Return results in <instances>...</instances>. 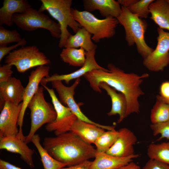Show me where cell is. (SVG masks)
Returning a JSON list of instances; mask_svg holds the SVG:
<instances>
[{
	"label": "cell",
	"mask_w": 169,
	"mask_h": 169,
	"mask_svg": "<svg viewBox=\"0 0 169 169\" xmlns=\"http://www.w3.org/2000/svg\"><path fill=\"white\" fill-rule=\"evenodd\" d=\"M108 70L95 69L89 72L83 76L95 91L101 93L99 87L104 82L123 94L127 102V115L139 112L138 99L144 94L140 88L143 79L149 76L147 73L139 75L134 73H126L112 64H108Z\"/></svg>",
	"instance_id": "1"
},
{
	"label": "cell",
	"mask_w": 169,
	"mask_h": 169,
	"mask_svg": "<svg viewBox=\"0 0 169 169\" xmlns=\"http://www.w3.org/2000/svg\"><path fill=\"white\" fill-rule=\"evenodd\" d=\"M43 146L57 161L70 166L95 157L96 149L71 131L46 137Z\"/></svg>",
	"instance_id": "2"
},
{
	"label": "cell",
	"mask_w": 169,
	"mask_h": 169,
	"mask_svg": "<svg viewBox=\"0 0 169 169\" xmlns=\"http://www.w3.org/2000/svg\"><path fill=\"white\" fill-rule=\"evenodd\" d=\"M121 11L117 19L125 32V39L128 45L136 44L138 53L145 59L154 50L146 43L145 34L148 27L145 20L132 13L128 8L121 6Z\"/></svg>",
	"instance_id": "3"
},
{
	"label": "cell",
	"mask_w": 169,
	"mask_h": 169,
	"mask_svg": "<svg viewBox=\"0 0 169 169\" xmlns=\"http://www.w3.org/2000/svg\"><path fill=\"white\" fill-rule=\"evenodd\" d=\"M41 5L38 11H47L59 24L61 36L59 47H64L66 41L71 35L67 28L69 27L76 33L81 26L73 17L71 14V0H41Z\"/></svg>",
	"instance_id": "4"
},
{
	"label": "cell",
	"mask_w": 169,
	"mask_h": 169,
	"mask_svg": "<svg viewBox=\"0 0 169 169\" xmlns=\"http://www.w3.org/2000/svg\"><path fill=\"white\" fill-rule=\"evenodd\" d=\"M71 14L74 19L91 35L92 40L96 43L101 39L112 37L119 22L117 18L108 17L103 19L96 18L90 12L80 11L71 8Z\"/></svg>",
	"instance_id": "5"
},
{
	"label": "cell",
	"mask_w": 169,
	"mask_h": 169,
	"mask_svg": "<svg viewBox=\"0 0 169 169\" xmlns=\"http://www.w3.org/2000/svg\"><path fill=\"white\" fill-rule=\"evenodd\" d=\"M44 89L42 86H39L27 106L30 110L31 123L29 132L25 136V141L27 144L31 142L35 132L43 125L52 122L56 118L53 105L45 99Z\"/></svg>",
	"instance_id": "6"
},
{
	"label": "cell",
	"mask_w": 169,
	"mask_h": 169,
	"mask_svg": "<svg viewBox=\"0 0 169 169\" xmlns=\"http://www.w3.org/2000/svg\"><path fill=\"white\" fill-rule=\"evenodd\" d=\"M13 20L14 23L22 30L33 31L39 28L44 29L49 31L53 37L60 38L59 24L48 15L31 7L22 13L14 14Z\"/></svg>",
	"instance_id": "7"
},
{
	"label": "cell",
	"mask_w": 169,
	"mask_h": 169,
	"mask_svg": "<svg viewBox=\"0 0 169 169\" xmlns=\"http://www.w3.org/2000/svg\"><path fill=\"white\" fill-rule=\"evenodd\" d=\"M5 62L14 66L18 72L23 73L34 67L47 65L51 61L37 46L32 45L12 51L6 57Z\"/></svg>",
	"instance_id": "8"
},
{
	"label": "cell",
	"mask_w": 169,
	"mask_h": 169,
	"mask_svg": "<svg viewBox=\"0 0 169 169\" xmlns=\"http://www.w3.org/2000/svg\"><path fill=\"white\" fill-rule=\"evenodd\" d=\"M41 85L49 93L57 114L54 121L46 124V130L54 132L56 136L70 131L72 125L77 119V117L69 108L61 103L53 89L49 88L46 85Z\"/></svg>",
	"instance_id": "9"
},
{
	"label": "cell",
	"mask_w": 169,
	"mask_h": 169,
	"mask_svg": "<svg viewBox=\"0 0 169 169\" xmlns=\"http://www.w3.org/2000/svg\"><path fill=\"white\" fill-rule=\"evenodd\" d=\"M157 44L154 51L144 59L143 64L153 72L162 71L169 64V32L158 27Z\"/></svg>",
	"instance_id": "10"
},
{
	"label": "cell",
	"mask_w": 169,
	"mask_h": 169,
	"mask_svg": "<svg viewBox=\"0 0 169 169\" xmlns=\"http://www.w3.org/2000/svg\"><path fill=\"white\" fill-rule=\"evenodd\" d=\"M80 79L78 78L70 86H67L63 84L62 81L55 80L51 82L53 87L57 92L59 100L64 106L69 109L77 118L83 121L95 125L105 130H110L111 126L101 125L94 122L86 116L81 110L79 105L74 98L75 89L79 84Z\"/></svg>",
	"instance_id": "11"
},
{
	"label": "cell",
	"mask_w": 169,
	"mask_h": 169,
	"mask_svg": "<svg viewBox=\"0 0 169 169\" xmlns=\"http://www.w3.org/2000/svg\"><path fill=\"white\" fill-rule=\"evenodd\" d=\"M49 67L47 65L38 66L35 69L33 70L28 76V84L24 88L22 108L18 122V126L19 127L18 136L22 139H24L25 137L23 133L22 127L25 112L28 104L37 91L39 84L42 79L49 76Z\"/></svg>",
	"instance_id": "12"
},
{
	"label": "cell",
	"mask_w": 169,
	"mask_h": 169,
	"mask_svg": "<svg viewBox=\"0 0 169 169\" xmlns=\"http://www.w3.org/2000/svg\"><path fill=\"white\" fill-rule=\"evenodd\" d=\"M22 106V102L18 105L5 102L0 114V138L18 136V122Z\"/></svg>",
	"instance_id": "13"
},
{
	"label": "cell",
	"mask_w": 169,
	"mask_h": 169,
	"mask_svg": "<svg viewBox=\"0 0 169 169\" xmlns=\"http://www.w3.org/2000/svg\"><path fill=\"white\" fill-rule=\"evenodd\" d=\"M95 50L86 52V60L83 65L78 70L71 73L64 74H57L43 78L40 82L41 85H46L49 82L55 80L64 81L67 84H69L70 81L77 79L84 76L89 72L95 69L107 71L105 69L99 65L97 63L95 58Z\"/></svg>",
	"instance_id": "14"
},
{
	"label": "cell",
	"mask_w": 169,
	"mask_h": 169,
	"mask_svg": "<svg viewBox=\"0 0 169 169\" xmlns=\"http://www.w3.org/2000/svg\"><path fill=\"white\" fill-rule=\"evenodd\" d=\"M118 136L115 142L106 152L107 154L119 157H126L134 154V145L137 138L133 132L124 127L118 131Z\"/></svg>",
	"instance_id": "15"
},
{
	"label": "cell",
	"mask_w": 169,
	"mask_h": 169,
	"mask_svg": "<svg viewBox=\"0 0 169 169\" xmlns=\"http://www.w3.org/2000/svg\"><path fill=\"white\" fill-rule=\"evenodd\" d=\"M25 141L16 136L0 138V149L18 153L21 158L31 168L34 167L33 156L34 151L30 148Z\"/></svg>",
	"instance_id": "16"
},
{
	"label": "cell",
	"mask_w": 169,
	"mask_h": 169,
	"mask_svg": "<svg viewBox=\"0 0 169 169\" xmlns=\"http://www.w3.org/2000/svg\"><path fill=\"white\" fill-rule=\"evenodd\" d=\"M24 88L20 80L14 77L0 83V109L5 102L17 105L22 102Z\"/></svg>",
	"instance_id": "17"
},
{
	"label": "cell",
	"mask_w": 169,
	"mask_h": 169,
	"mask_svg": "<svg viewBox=\"0 0 169 169\" xmlns=\"http://www.w3.org/2000/svg\"><path fill=\"white\" fill-rule=\"evenodd\" d=\"M139 156L134 154L126 157H119L103 153L96 152L94 160L92 161L89 169H116L132 161Z\"/></svg>",
	"instance_id": "18"
},
{
	"label": "cell",
	"mask_w": 169,
	"mask_h": 169,
	"mask_svg": "<svg viewBox=\"0 0 169 169\" xmlns=\"http://www.w3.org/2000/svg\"><path fill=\"white\" fill-rule=\"evenodd\" d=\"M83 3L84 11L90 12L98 10L105 18H117L121 11L120 4L115 0H84Z\"/></svg>",
	"instance_id": "19"
},
{
	"label": "cell",
	"mask_w": 169,
	"mask_h": 169,
	"mask_svg": "<svg viewBox=\"0 0 169 169\" xmlns=\"http://www.w3.org/2000/svg\"><path fill=\"white\" fill-rule=\"evenodd\" d=\"M99 87L105 90L111 98V108L108 113V115L112 116L118 114L119 119L118 122L120 123L127 116V102L125 96L121 93H117L115 89L104 82L100 83Z\"/></svg>",
	"instance_id": "20"
},
{
	"label": "cell",
	"mask_w": 169,
	"mask_h": 169,
	"mask_svg": "<svg viewBox=\"0 0 169 169\" xmlns=\"http://www.w3.org/2000/svg\"><path fill=\"white\" fill-rule=\"evenodd\" d=\"M31 5L26 0H4L0 8V25L12 26L14 23L13 15L24 12Z\"/></svg>",
	"instance_id": "21"
},
{
	"label": "cell",
	"mask_w": 169,
	"mask_h": 169,
	"mask_svg": "<svg viewBox=\"0 0 169 169\" xmlns=\"http://www.w3.org/2000/svg\"><path fill=\"white\" fill-rule=\"evenodd\" d=\"M71 131L86 142L94 144L96 139L105 131V129L77 119L71 128Z\"/></svg>",
	"instance_id": "22"
},
{
	"label": "cell",
	"mask_w": 169,
	"mask_h": 169,
	"mask_svg": "<svg viewBox=\"0 0 169 169\" xmlns=\"http://www.w3.org/2000/svg\"><path fill=\"white\" fill-rule=\"evenodd\" d=\"M149 9L151 18L158 27L169 31V3L167 0H154Z\"/></svg>",
	"instance_id": "23"
},
{
	"label": "cell",
	"mask_w": 169,
	"mask_h": 169,
	"mask_svg": "<svg viewBox=\"0 0 169 169\" xmlns=\"http://www.w3.org/2000/svg\"><path fill=\"white\" fill-rule=\"evenodd\" d=\"M79 47L86 52L96 50L97 46L92 41L91 34L83 27L80 28L67 40L64 48Z\"/></svg>",
	"instance_id": "24"
},
{
	"label": "cell",
	"mask_w": 169,
	"mask_h": 169,
	"mask_svg": "<svg viewBox=\"0 0 169 169\" xmlns=\"http://www.w3.org/2000/svg\"><path fill=\"white\" fill-rule=\"evenodd\" d=\"M40 140L39 135L35 134L32 138L31 142L35 146L40 155L44 169H61L67 166L66 164L57 161L50 155L41 144Z\"/></svg>",
	"instance_id": "25"
},
{
	"label": "cell",
	"mask_w": 169,
	"mask_h": 169,
	"mask_svg": "<svg viewBox=\"0 0 169 169\" xmlns=\"http://www.w3.org/2000/svg\"><path fill=\"white\" fill-rule=\"evenodd\" d=\"M60 57L64 62L75 67L83 65L86 60V51L82 48L79 49L73 48L63 49Z\"/></svg>",
	"instance_id": "26"
},
{
	"label": "cell",
	"mask_w": 169,
	"mask_h": 169,
	"mask_svg": "<svg viewBox=\"0 0 169 169\" xmlns=\"http://www.w3.org/2000/svg\"><path fill=\"white\" fill-rule=\"evenodd\" d=\"M147 155L150 159L169 165V142L150 144L147 149Z\"/></svg>",
	"instance_id": "27"
},
{
	"label": "cell",
	"mask_w": 169,
	"mask_h": 169,
	"mask_svg": "<svg viewBox=\"0 0 169 169\" xmlns=\"http://www.w3.org/2000/svg\"><path fill=\"white\" fill-rule=\"evenodd\" d=\"M151 120L155 124L169 121V104L157 99L151 110Z\"/></svg>",
	"instance_id": "28"
},
{
	"label": "cell",
	"mask_w": 169,
	"mask_h": 169,
	"mask_svg": "<svg viewBox=\"0 0 169 169\" xmlns=\"http://www.w3.org/2000/svg\"><path fill=\"white\" fill-rule=\"evenodd\" d=\"M118 135V131L115 129L105 131L96 139L94 143L96 148V151L106 153L114 144Z\"/></svg>",
	"instance_id": "29"
},
{
	"label": "cell",
	"mask_w": 169,
	"mask_h": 169,
	"mask_svg": "<svg viewBox=\"0 0 169 169\" xmlns=\"http://www.w3.org/2000/svg\"><path fill=\"white\" fill-rule=\"evenodd\" d=\"M154 0H140L128 8L132 13L141 18H147L150 13L149 6Z\"/></svg>",
	"instance_id": "30"
},
{
	"label": "cell",
	"mask_w": 169,
	"mask_h": 169,
	"mask_svg": "<svg viewBox=\"0 0 169 169\" xmlns=\"http://www.w3.org/2000/svg\"><path fill=\"white\" fill-rule=\"evenodd\" d=\"M21 38L19 33L16 30H10L0 26V46H7L13 42L18 43Z\"/></svg>",
	"instance_id": "31"
},
{
	"label": "cell",
	"mask_w": 169,
	"mask_h": 169,
	"mask_svg": "<svg viewBox=\"0 0 169 169\" xmlns=\"http://www.w3.org/2000/svg\"><path fill=\"white\" fill-rule=\"evenodd\" d=\"M150 127L154 136L161 135L158 140L164 138L169 139V121L161 123L152 124Z\"/></svg>",
	"instance_id": "32"
},
{
	"label": "cell",
	"mask_w": 169,
	"mask_h": 169,
	"mask_svg": "<svg viewBox=\"0 0 169 169\" xmlns=\"http://www.w3.org/2000/svg\"><path fill=\"white\" fill-rule=\"evenodd\" d=\"M27 41L24 38L16 44L8 47L7 46H0V61L7 55L8 54L12 51L18 46H23L26 45Z\"/></svg>",
	"instance_id": "33"
},
{
	"label": "cell",
	"mask_w": 169,
	"mask_h": 169,
	"mask_svg": "<svg viewBox=\"0 0 169 169\" xmlns=\"http://www.w3.org/2000/svg\"><path fill=\"white\" fill-rule=\"evenodd\" d=\"M12 66L5 64L0 67V83L7 81L12 76L13 73Z\"/></svg>",
	"instance_id": "34"
},
{
	"label": "cell",
	"mask_w": 169,
	"mask_h": 169,
	"mask_svg": "<svg viewBox=\"0 0 169 169\" xmlns=\"http://www.w3.org/2000/svg\"><path fill=\"white\" fill-rule=\"evenodd\" d=\"M142 169H169V165L155 160L150 159Z\"/></svg>",
	"instance_id": "35"
},
{
	"label": "cell",
	"mask_w": 169,
	"mask_h": 169,
	"mask_svg": "<svg viewBox=\"0 0 169 169\" xmlns=\"http://www.w3.org/2000/svg\"><path fill=\"white\" fill-rule=\"evenodd\" d=\"M157 99L165 100H169V81L163 82L160 89V95L156 96Z\"/></svg>",
	"instance_id": "36"
},
{
	"label": "cell",
	"mask_w": 169,
	"mask_h": 169,
	"mask_svg": "<svg viewBox=\"0 0 169 169\" xmlns=\"http://www.w3.org/2000/svg\"><path fill=\"white\" fill-rule=\"evenodd\" d=\"M91 162L92 161L87 160L76 165L69 166L68 167H64L61 169H89Z\"/></svg>",
	"instance_id": "37"
},
{
	"label": "cell",
	"mask_w": 169,
	"mask_h": 169,
	"mask_svg": "<svg viewBox=\"0 0 169 169\" xmlns=\"http://www.w3.org/2000/svg\"><path fill=\"white\" fill-rule=\"evenodd\" d=\"M0 169H22L10 163L2 160H0Z\"/></svg>",
	"instance_id": "38"
},
{
	"label": "cell",
	"mask_w": 169,
	"mask_h": 169,
	"mask_svg": "<svg viewBox=\"0 0 169 169\" xmlns=\"http://www.w3.org/2000/svg\"><path fill=\"white\" fill-rule=\"evenodd\" d=\"M138 0H118V2L121 6L129 8L136 2Z\"/></svg>",
	"instance_id": "39"
},
{
	"label": "cell",
	"mask_w": 169,
	"mask_h": 169,
	"mask_svg": "<svg viewBox=\"0 0 169 169\" xmlns=\"http://www.w3.org/2000/svg\"><path fill=\"white\" fill-rule=\"evenodd\" d=\"M116 169H141L140 166L132 161Z\"/></svg>",
	"instance_id": "40"
},
{
	"label": "cell",
	"mask_w": 169,
	"mask_h": 169,
	"mask_svg": "<svg viewBox=\"0 0 169 169\" xmlns=\"http://www.w3.org/2000/svg\"><path fill=\"white\" fill-rule=\"evenodd\" d=\"M161 100L162 101H163V102H164L165 103H166L169 104V100Z\"/></svg>",
	"instance_id": "41"
},
{
	"label": "cell",
	"mask_w": 169,
	"mask_h": 169,
	"mask_svg": "<svg viewBox=\"0 0 169 169\" xmlns=\"http://www.w3.org/2000/svg\"><path fill=\"white\" fill-rule=\"evenodd\" d=\"M167 1L168 2V3H169V0H167Z\"/></svg>",
	"instance_id": "42"
}]
</instances>
